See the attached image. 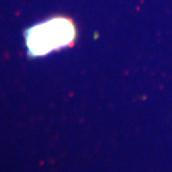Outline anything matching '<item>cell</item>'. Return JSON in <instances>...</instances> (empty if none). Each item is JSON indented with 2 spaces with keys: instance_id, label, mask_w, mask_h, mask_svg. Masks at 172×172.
Wrapping results in <instances>:
<instances>
[{
  "instance_id": "6da1fadb",
  "label": "cell",
  "mask_w": 172,
  "mask_h": 172,
  "mask_svg": "<svg viewBox=\"0 0 172 172\" xmlns=\"http://www.w3.org/2000/svg\"><path fill=\"white\" fill-rule=\"evenodd\" d=\"M76 29L72 21L65 17H56L30 28L25 33L26 45L33 57L44 56L72 43Z\"/></svg>"
}]
</instances>
